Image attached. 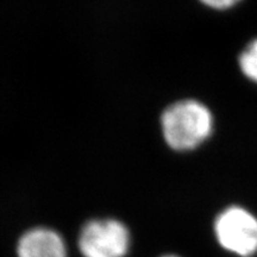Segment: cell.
Wrapping results in <instances>:
<instances>
[{
    "label": "cell",
    "mask_w": 257,
    "mask_h": 257,
    "mask_svg": "<svg viewBox=\"0 0 257 257\" xmlns=\"http://www.w3.org/2000/svg\"><path fill=\"white\" fill-rule=\"evenodd\" d=\"M166 141L174 149L186 150L197 147L210 135L212 114L197 100H182L170 105L162 115Z\"/></svg>",
    "instance_id": "obj_1"
},
{
    "label": "cell",
    "mask_w": 257,
    "mask_h": 257,
    "mask_svg": "<svg viewBox=\"0 0 257 257\" xmlns=\"http://www.w3.org/2000/svg\"><path fill=\"white\" fill-rule=\"evenodd\" d=\"M218 242L229 251L248 257L257 252V219L240 207L221 212L214 225Z\"/></svg>",
    "instance_id": "obj_2"
},
{
    "label": "cell",
    "mask_w": 257,
    "mask_h": 257,
    "mask_svg": "<svg viewBox=\"0 0 257 257\" xmlns=\"http://www.w3.org/2000/svg\"><path fill=\"white\" fill-rule=\"evenodd\" d=\"M130 244L125 225L114 219L93 220L85 225L79 245L85 257H123Z\"/></svg>",
    "instance_id": "obj_3"
},
{
    "label": "cell",
    "mask_w": 257,
    "mask_h": 257,
    "mask_svg": "<svg viewBox=\"0 0 257 257\" xmlns=\"http://www.w3.org/2000/svg\"><path fill=\"white\" fill-rule=\"evenodd\" d=\"M19 257H67L66 245L55 231L34 229L28 231L18 244Z\"/></svg>",
    "instance_id": "obj_4"
},
{
    "label": "cell",
    "mask_w": 257,
    "mask_h": 257,
    "mask_svg": "<svg viewBox=\"0 0 257 257\" xmlns=\"http://www.w3.org/2000/svg\"><path fill=\"white\" fill-rule=\"evenodd\" d=\"M239 64L243 73L249 79L257 82V40L251 42L239 57Z\"/></svg>",
    "instance_id": "obj_5"
},
{
    "label": "cell",
    "mask_w": 257,
    "mask_h": 257,
    "mask_svg": "<svg viewBox=\"0 0 257 257\" xmlns=\"http://www.w3.org/2000/svg\"><path fill=\"white\" fill-rule=\"evenodd\" d=\"M236 2H232V0H216V2H206L207 5L213 6V8H219V9H224V8H230Z\"/></svg>",
    "instance_id": "obj_6"
},
{
    "label": "cell",
    "mask_w": 257,
    "mask_h": 257,
    "mask_svg": "<svg viewBox=\"0 0 257 257\" xmlns=\"http://www.w3.org/2000/svg\"><path fill=\"white\" fill-rule=\"evenodd\" d=\"M163 257H176V256H163Z\"/></svg>",
    "instance_id": "obj_7"
}]
</instances>
